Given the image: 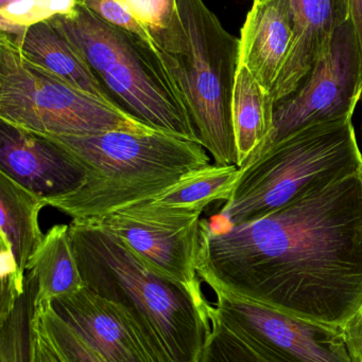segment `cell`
Listing matches in <instances>:
<instances>
[{
	"label": "cell",
	"mask_w": 362,
	"mask_h": 362,
	"mask_svg": "<svg viewBox=\"0 0 362 362\" xmlns=\"http://www.w3.org/2000/svg\"><path fill=\"white\" fill-rule=\"evenodd\" d=\"M145 28L155 48L169 50L182 29L176 0H117Z\"/></svg>",
	"instance_id": "obj_21"
},
{
	"label": "cell",
	"mask_w": 362,
	"mask_h": 362,
	"mask_svg": "<svg viewBox=\"0 0 362 362\" xmlns=\"http://www.w3.org/2000/svg\"><path fill=\"white\" fill-rule=\"evenodd\" d=\"M274 108L276 101L269 93L239 64L232 104L238 168L264 146L273 131Z\"/></svg>",
	"instance_id": "obj_18"
},
{
	"label": "cell",
	"mask_w": 362,
	"mask_h": 362,
	"mask_svg": "<svg viewBox=\"0 0 362 362\" xmlns=\"http://www.w3.org/2000/svg\"><path fill=\"white\" fill-rule=\"evenodd\" d=\"M201 214L140 204L89 223L120 238L151 269L205 300L197 272Z\"/></svg>",
	"instance_id": "obj_10"
},
{
	"label": "cell",
	"mask_w": 362,
	"mask_h": 362,
	"mask_svg": "<svg viewBox=\"0 0 362 362\" xmlns=\"http://www.w3.org/2000/svg\"><path fill=\"white\" fill-rule=\"evenodd\" d=\"M79 2L106 23L137 36L149 44L154 45L145 28L117 0H79Z\"/></svg>",
	"instance_id": "obj_25"
},
{
	"label": "cell",
	"mask_w": 362,
	"mask_h": 362,
	"mask_svg": "<svg viewBox=\"0 0 362 362\" xmlns=\"http://www.w3.org/2000/svg\"><path fill=\"white\" fill-rule=\"evenodd\" d=\"M346 341L356 362H362V308L344 327Z\"/></svg>",
	"instance_id": "obj_27"
},
{
	"label": "cell",
	"mask_w": 362,
	"mask_h": 362,
	"mask_svg": "<svg viewBox=\"0 0 362 362\" xmlns=\"http://www.w3.org/2000/svg\"><path fill=\"white\" fill-rule=\"evenodd\" d=\"M84 57L115 106L157 131L199 142L197 129L154 45L77 4L50 19Z\"/></svg>",
	"instance_id": "obj_4"
},
{
	"label": "cell",
	"mask_w": 362,
	"mask_h": 362,
	"mask_svg": "<svg viewBox=\"0 0 362 362\" xmlns=\"http://www.w3.org/2000/svg\"><path fill=\"white\" fill-rule=\"evenodd\" d=\"M217 296L221 322L268 362H356L344 327H334L235 297Z\"/></svg>",
	"instance_id": "obj_9"
},
{
	"label": "cell",
	"mask_w": 362,
	"mask_h": 362,
	"mask_svg": "<svg viewBox=\"0 0 362 362\" xmlns=\"http://www.w3.org/2000/svg\"><path fill=\"white\" fill-rule=\"evenodd\" d=\"M0 120L47 135L83 136L154 129L28 61L13 38L2 32Z\"/></svg>",
	"instance_id": "obj_7"
},
{
	"label": "cell",
	"mask_w": 362,
	"mask_h": 362,
	"mask_svg": "<svg viewBox=\"0 0 362 362\" xmlns=\"http://www.w3.org/2000/svg\"><path fill=\"white\" fill-rule=\"evenodd\" d=\"M293 31L290 52L274 90L276 103L288 97L325 54L334 36L350 19L348 0H289Z\"/></svg>",
	"instance_id": "obj_14"
},
{
	"label": "cell",
	"mask_w": 362,
	"mask_h": 362,
	"mask_svg": "<svg viewBox=\"0 0 362 362\" xmlns=\"http://www.w3.org/2000/svg\"><path fill=\"white\" fill-rule=\"evenodd\" d=\"M31 362H62L34 320H32Z\"/></svg>",
	"instance_id": "obj_26"
},
{
	"label": "cell",
	"mask_w": 362,
	"mask_h": 362,
	"mask_svg": "<svg viewBox=\"0 0 362 362\" xmlns=\"http://www.w3.org/2000/svg\"><path fill=\"white\" fill-rule=\"evenodd\" d=\"M49 304L106 362H155L127 312L86 286Z\"/></svg>",
	"instance_id": "obj_11"
},
{
	"label": "cell",
	"mask_w": 362,
	"mask_h": 362,
	"mask_svg": "<svg viewBox=\"0 0 362 362\" xmlns=\"http://www.w3.org/2000/svg\"><path fill=\"white\" fill-rule=\"evenodd\" d=\"M27 270L33 272L38 281L36 308L84 288L70 242L69 225H55L48 230L30 257Z\"/></svg>",
	"instance_id": "obj_17"
},
{
	"label": "cell",
	"mask_w": 362,
	"mask_h": 362,
	"mask_svg": "<svg viewBox=\"0 0 362 362\" xmlns=\"http://www.w3.org/2000/svg\"><path fill=\"white\" fill-rule=\"evenodd\" d=\"M239 170L219 213L229 226L265 216L362 171L353 118L299 129Z\"/></svg>",
	"instance_id": "obj_5"
},
{
	"label": "cell",
	"mask_w": 362,
	"mask_h": 362,
	"mask_svg": "<svg viewBox=\"0 0 362 362\" xmlns=\"http://www.w3.org/2000/svg\"><path fill=\"white\" fill-rule=\"evenodd\" d=\"M46 200L0 173V249L12 255L25 278L28 262L44 240L38 223Z\"/></svg>",
	"instance_id": "obj_16"
},
{
	"label": "cell",
	"mask_w": 362,
	"mask_h": 362,
	"mask_svg": "<svg viewBox=\"0 0 362 362\" xmlns=\"http://www.w3.org/2000/svg\"><path fill=\"white\" fill-rule=\"evenodd\" d=\"M0 173L45 200L78 189L85 176L48 140L0 120Z\"/></svg>",
	"instance_id": "obj_12"
},
{
	"label": "cell",
	"mask_w": 362,
	"mask_h": 362,
	"mask_svg": "<svg viewBox=\"0 0 362 362\" xmlns=\"http://www.w3.org/2000/svg\"><path fill=\"white\" fill-rule=\"evenodd\" d=\"M197 272L214 291L346 327L362 308V171L227 229L201 219Z\"/></svg>",
	"instance_id": "obj_1"
},
{
	"label": "cell",
	"mask_w": 362,
	"mask_h": 362,
	"mask_svg": "<svg viewBox=\"0 0 362 362\" xmlns=\"http://www.w3.org/2000/svg\"><path fill=\"white\" fill-rule=\"evenodd\" d=\"M293 31L289 0H253L240 34L239 64L271 97L288 59Z\"/></svg>",
	"instance_id": "obj_13"
},
{
	"label": "cell",
	"mask_w": 362,
	"mask_h": 362,
	"mask_svg": "<svg viewBox=\"0 0 362 362\" xmlns=\"http://www.w3.org/2000/svg\"><path fill=\"white\" fill-rule=\"evenodd\" d=\"M182 30L170 50L157 49L214 165H237L232 104L239 38L203 0H176Z\"/></svg>",
	"instance_id": "obj_6"
},
{
	"label": "cell",
	"mask_w": 362,
	"mask_h": 362,
	"mask_svg": "<svg viewBox=\"0 0 362 362\" xmlns=\"http://www.w3.org/2000/svg\"><path fill=\"white\" fill-rule=\"evenodd\" d=\"M361 95L362 57L349 19L336 32L329 50L312 66L298 88L276 103L273 131L242 167L299 129L316 123L353 118Z\"/></svg>",
	"instance_id": "obj_8"
},
{
	"label": "cell",
	"mask_w": 362,
	"mask_h": 362,
	"mask_svg": "<svg viewBox=\"0 0 362 362\" xmlns=\"http://www.w3.org/2000/svg\"><path fill=\"white\" fill-rule=\"evenodd\" d=\"M78 0H0V29L17 35L26 28L69 14Z\"/></svg>",
	"instance_id": "obj_23"
},
{
	"label": "cell",
	"mask_w": 362,
	"mask_h": 362,
	"mask_svg": "<svg viewBox=\"0 0 362 362\" xmlns=\"http://www.w3.org/2000/svg\"><path fill=\"white\" fill-rule=\"evenodd\" d=\"M348 2L350 8V19L354 28L355 35H356L362 57V0H348ZM361 101L362 104V95Z\"/></svg>",
	"instance_id": "obj_28"
},
{
	"label": "cell",
	"mask_w": 362,
	"mask_h": 362,
	"mask_svg": "<svg viewBox=\"0 0 362 362\" xmlns=\"http://www.w3.org/2000/svg\"><path fill=\"white\" fill-rule=\"evenodd\" d=\"M72 250L85 286L120 305L155 362H201L212 332V305L151 269L120 238L72 221Z\"/></svg>",
	"instance_id": "obj_2"
},
{
	"label": "cell",
	"mask_w": 362,
	"mask_h": 362,
	"mask_svg": "<svg viewBox=\"0 0 362 362\" xmlns=\"http://www.w3.org/2000/svg\"><path fill=\"white\" fill-rule=\"evenodd\" d=\"M36 293L38 281L33 272L27 270L23 293L13 310L0 319V362H31Z\"/></svg>",
	"instance_id": "obj_20"
},
{
	"label": "cell",
	"mask_w": 362,
	"mask_h": 362,
	"mask_svg": "<svg viewBox=\"0 0 362 362\" xmlns=\"http://www.w3.org/2000/svg\"><path fill=\"white\" fill-rule=\"evenodd\" d=\"M36 135L55 144L84 174L78 189L46 202L79 223H93L148 202L210 165L208 152L199 142L155 129Z\"/></svg>",
	"instance_id": "obj_3"
},
{
	"label": "cell",
	"mask_w": 362,
	"mask_h": 362,
	"mask_svg": "<svg viewBox=\"0 0 362 362\" xmlns=\"http://www.w3.org/2000/svg\"><path fill=\"white\" fill-rule=\"evenodd\" d=\"M33 320L62 362H106L97 351L55 314L50 304L36 308Z\"/></svg>",
	"instance_id": "obj_22"
},
{
	"label": "cell",
	"mask_w": 362,
	"mask_h": 362,
	"mask_svg": "<svg viewBox=\"0 0 362 362\" xmlns=\"http://www.w3.org/2000/svg\"><path fill=\"white\" fill-rule=\"evenodd\" d=\"M239 174L237 165H210L188 174L157 197L142 204L203 212L212 202L229 199Z\"/></svg>",
	"instance_id": "obj_19"
},
{
	"label": "cell",
	"mask_w": 362,
	"mask_h": 362,
	"mask_svg": "<svg viewBox=\"0 0 362 362\" xmlns=\"http://www.w3.org/2000/svg\"><path fill=\"white\" fill-rule=\"evenodd\" d=\"M9 35L28 61L72 86L115 105L84 57L53 21H42L26 28L17 35Z\"/></svg>",
	"instance_id": "obj_15"
},
{
	"label": "cell",
	"mask_w": 362,
	"mask_h": 362,
	"mask_svg": "<svg viewBox=\"0 0 362 362\" xmlns=\"http://www.w3.org/2000/svg\"><path fill=\"white\" fill-rule=\"evenodd\" d=\"M210 317L212 332L201 362H268L221 322L215 315L214 306L210 308Z\"/></svg>",
	"instance_id": "obj_24"
}]
</instances>
